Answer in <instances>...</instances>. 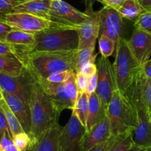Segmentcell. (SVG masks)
I'll return each instance as SVG.
<instances>
[{"label":"cell","instance_id":"1","mask_svg":"<svg viewBox=\"0 0 151 151\" xmlns=\"http://www.w3.org/2000/svg\"><path fill=\"white\" fill-rule=\"evenodd\" d=\"M77 50L19 53L16 56L35 79L42 80L55 73L75 72Z\"/></svg>","mask_w":151,"mask_h":151},{"label":"cell","instance_id":"50","mask_svg":"<svg viewBox=\"0 0 151 151\" xmlns=\"http://www.w3.org/2000/svg\"><path fill=\"white\" fill-rule=\"evenodd\" d=\"M145 151H151V147H150L146 148L145 150Z\"/></svg>","mask_w":151,"mask_h":151},{"label":"cell","instance_id":"23","mask_svg":"<svg viewBox=\"0 0 151 151\" xmlns=\"http://www.w3.org/2000/svg\"><path fill=\"white\" fill-rule=\"evenodd\" d=\"M118 11L123 19H128L134 23L145 10L137 0H125L122 5L118 9Z\"/></svg>","mask_w":151,"mask_h":151},{"label":"cell","instance_id":"28","mask_svg":"<svg viewBox=\"0 0 151 151\" xmlns=\"http://www.w3.org/2000/svg\"><path fill=\"white\" fill-rule=\"evenodd\" d=\"M99 50L101 56L109 58L116 50V42L114 40L106 35L99 36Z\"/></svg>","mask_w":151,"mask_h":151},{"label":"cell","instance_id":"31","mask_svg":"<svg viewBox=\"0 0 151 151\" xmlns=\"http://www.w3.org/2000/svg\"><path fill=\"white\" fill-rule=\"evenodd\" d=\"M141 84L143 98L151 119V80L146 78L143 76L142 72L141 75Z\"/></svg>","mask_w":151,"mask_h":151},{"label":"cell","instance_id":"49","mask_svg":"<svg viewBox=\"0 0 151 151\" xmlns=\"http://www.w3.org/2000/svg\"><path fill=\"white\" fill-rule=\"evenodd\" d=\"M3 132H2V130H1V129H0V139H1V138L2 137V136H3Z\"/></svg>","mask_w":151,"mask_h":151},{"label":"cell","instance_id":"21","mask_svg":"<svg viewBox=\"0 0 151 151\" xmlns=\"http://www.w3.org/2000/svg\"><path fill=\"white\" fill-rule=\"evenodd\" d=\"M23 63L12 54H0V73L18 76L24 70Z\"/></svg>","mask_w":151,"mask_h":151},{"label":"cell","instance_id":"36","mask_svg":"<svg viewBox=\"0 0 151 151\" xmlns=\"http://www.w3.org/2000/svg\"><path fill=\"white\" fill-rule=\"evenodd\" d=\"M75 82H76L77 88L78 93H83L87 92L88 84V77L82 72L76 73L75 76Z\"/></svg>","mask_w":151,"mask_h":151},{"label":"cell","instance_id":"6","mask_svg":"<svg viewBox=\"0 0 151 151\" xmlns=\"http://www.w3.org/2000/svg\"><path fill=\"white\" fill-rule=\"evenodd\" d=\"M113 71L116 88L125 94L142 70L130 50L128 40L121 37L116 43Z\"/></svg>","mask_w":151,"mask_h":151},{"label":"cell","instance_id":"42","mask_svg":"<svg viewBox=\"0 0 151 151\" xmlns=\"http://www.w3.org/2000/svg\"><path fill=\"white\" fill-rule=\"evenodd\" d=\"M97 86V73L91 76L88 77V84L87 88V93L88 95L96 91Z\"/></svg>","mask_w":151,"mask_h":151},{"label":"cell","instance_id":"13","mask_svg":"<svg viewBox=\"0 0 151 151\" xmlns=\"http://www.w3.org/2000/svg\"><path fill=\"white\" fill-rule=\"evenodd\" d=\"M88 17L78 28V50L86 47H95L96 40L100 33V13L93 9H86Z\"/></svg>","mask_w":151,"mask_h":151},{"label":"cell","instance_id":"10","mask_svg":"<svg viewBox=\"0 0 151 151\" xmlns=\"http://www.w3.org/2000/svg\"><path fill=\"white\" fill-rule=\"evenodd\" d=\"M50 8L53 22L77 29L88 17L85 12L77 10L63 0H52Z\"/></svg>","mask_w":151,"mask_h":151},{"label":"cell","instance_id":"51","mask_svg":"<svg viewBox=\"0 0 151 151\" xmlns=\"http://www.w3.org/2000/svg\"><path fill=\"white\" fill-rule=\"evenodd\" d=\"M22 1H31V0H22Z\"/></svg>","mask_w":151,"mask_h":151},{"label":"cell","instance_id":"9","mask_svg":"<svg viewBox=\"0 0 151 151\" xmlns=\"http://www.w3.org/2000/svg\"><path fill=\"white\" fill-rule=\"evenodd\" d=\"M97 86L95 93L107 107L116 88L113 67L108 58L101 56L97 60Z\"/></svg>","mask_w":151,"mask_h":151},{"label":"cell","instance_id":"52","mask_svg":"<svg viewBox=\"0 0 151 151\" xmlns=\"http://www.w3.org/2000/svg\"><path fill=\"white\" fill-rule=\"evenodd\" d=\"M1 99H0V108H1Z\"/></svg>","mask_w":151,"mask_h":151},{"label":"cell","instance_id":"5","mask_svg":"<svg viewBox=\"0 0 151 151\" xmlns=\"http://www.w3.org/2000/svg\"><path fill=\"white\" fill-rule=\"evenodd\" d=\"M107 116L112 136L133 132L137 126V113L134 106L118 89L114 92L108 105Z\"/></svg>","mask_w":151,"mask_h":151},{"label":"cell","instance_id":"32","mask_svg":"<svg viewBox=\"0 0 151 151\" xmlns=\"http://www.w3.org/2000/svg\"><path fill=\"white\" fill-rule=\"evenodd\" d=\"M134 28H139L151 33V11L145 10L143 12L136 22H134Z\"/></svg>","mask_w":151,"mask_h":151},{"label":"cell","instance_id":"19","mask_svg":"<svg viewBox=\"0 0 151 151\" xmlns=\"http://www.w3.org/2000/svg\"><path fill=\"white\" fill-rule=\"evenodd\" d=\"M51 1L52 0H31L25 1L16 6L13 12L29 13L52 22L50 8Z\"/></svg>","mask_w":151,"mask_h":151},{"label":"cell","instance_id":"8","mask_svg":"<svg viewBox=\"0 0 151 151\" xmlns=\"http://www.w3.org/2000/svg\"><path fill=\"white\" fill-rule=\"evenodd\" d=\"M33 81L34 77L26 68L18 76L0 73V88L1 91L16 96L27 105L29 103Z\"/></svg>","mask_w":151,"mask_h":151},{"label":"cell","instance_id":"40","mask_svg":"<svg viewBox=\"0 0 151 151\" xmlns=\"http://www.w3.org/2000/svg\"><path fill=\"white\" fill-rule=\"evenodd\" d=\"M13 30V29L10 25H8L7 23L0 19V41H5L7 35Z\"/></svg>","mask_w":151,"mask_h":151},{"label":"cell","instance_id":"29","mask_svg":"<svg viewBox=\"0 0 151 151\" xmlns=\"http://www.w3.org/2000/svg\"><path fill=\"white\" fill-rule=\"evenodd\" d=\"M75 76H76V73L72 72L69 78L63 83L65 93L69 100L74 104V106L78 95V90L75 82Z\"/></svg>","mask_w":151,"mask_h":151},{"label":"cell","instance_id":"39","mask_svg":"<svg viewBox=\"0 0 151 151\" xmlns=\"http://www.w3.org/2000/svg\"><path fill=\"white\" fill-rule=\"evenodd\" d=\"M0 54L15 55L14 44L0 41Z\"/></svg>","mask_w":151,"mask_h":151},{"label":"cell","instance_id":"34","mask_svg":"<svg viewBox=\"0 0 151 151\" xmlns=\"http://www.w3.org/2000/svg\"><path fill=\"white\" fill-rule=\"evenodd\" d=\"M0 151H21L15 145L11 135L8 133H3L0 139Z\"/></svg>","mask_w":151,"mask_h":151},{"label":"cell","instance_id":"37","mask_svg":"<svg viewBox=\"0 0 151 151\" xmlns=\"http://www.w3.org/2000/svg\"><path fill=\"white\" fill-rule=\"evenodd\" d=\"M117 137L118 136H111L107 141L91 148L88 151H109L115 141L116 140Z\"/></svg>","mask_w":151,"mask_h":151},{"label":"cell","instance_id":"30","mask_svg":"<svg viewBox=\"0 0 151 151\" xmlns=\"http://www.w3.org/2000/svg\"><path fill=\"white\" fill-rule=\"evenodd\" d=\"M13 141L21 151H29L33 144L30 136L25 132L15 135L13 137Z\"/></svg>","mask_w":151,"mask_h":151},{"label":"cell","instance_id":"45","mask_svg":"<svg viewBox=\"0 0 151 151\" xmlns=\"http://www.w3.org/2000/svg\"><path fill=\"white\" fill-rule=\"evenodd\" d=\"M145 10L151 11V0H137Z\"/></svg>","mask_w":151,"mask_h":151},{"label":"cell","instance_id":"2","mask_svg":"<svg viewBox=\"0 0 151 151\" xmlns=\"http://www.w3.org/2000/svg\"><path fill=\"white\" fill-rule=\"evenodd\" d=\"M29 107L32 121L29 136L33 143L44 132L58 124L60 113L35 78L32 84Z\"/></svg>","mask_w":151,"mask_h":151},{"label":"cell","instance_id":"7","mask_svg":"<svg viewBox=\"0 0 151 151\" xmlns=\"http://www.w3.org/2000/svg\"><path fill=\"white\" fill-rule=\"evenodd\" d=\"M0 19L10 25L13 30L25 31L34 34L55 28H71L26 13L13 12L0 18Z\"/></svg>","mask_w":151,"mask_h":151},{"label":"cell","instance_id":"38","mask_svg":"<svg viewBox=\"0 0 151 151\" xmlns=\"http://www.w3.org/2000/svg\"><path fill=\"white\" fill-rule=\"evenodd\" d=\"M96 1L100 2L104 6L112 7L118 10V9L125 2V0H96Z\"/></svg>","mask_w":151,"mask_h":151},{"label":"cell","instance_id":"44","mask_svg":"<svg viewBox=\"0 0 151 151\" xmlns=\"http://www.w3.org/2000/svg\"><path fill=\"white\" fill-rule=\"evenodd\" d=\"M142 72L146 78L151 80V59L145 63L143 66H142Z\"/></svg>","mask_w":151,"mask_h":151},{"label":"cell","instance_id":"47","mask_svg":"<svg viewBox=\"0 0 151 151\" xmlns=\"http://www.w3.org/2000/svg\"><path fill=\"white\" fill-rule=\"evenodd\" d=\"M145 149L146 148H143V147H141L137 146V145L133 144L132 147L130 148L128 151H145Z\"/></svg>","mask_w":151,"mask_h":151},{"label":"cell","instance_id":"18","mask_svg":"<svg viewBox=\"0 0 151 151\" xmlns=\"http://www.w3.org/2000/svg\"><path fill=\"white\" fill-rule=\"evenodd\" d=\"M61 129L58 124L47 130L33 142L29 151H62L60 145Z\"/></svg>","mask_w":151,"mask_h":151},{"label":"cell","instance_id":"24","mask_svg":"<svg viewBox=\"0 0 151 151\" xmlns=\"http://www.w3.org/2000/svg\"><path fill=\"white\" fill-rule=\"evenodd\" d=\"M35 34L25 31L13 30L7 35L5 42L16 45H32L35 43Z\"/></svg>","mask_w":151,"mask_h":151},{"label":"cell","instance_id":"14","mask_svg":"<svg viewBox=\"0 0 151 151\" xmlns=\"http://www.w3.org/2000/svg\"><path fill=\"white\" fill-rule=\"evenodd\" d=\"M128 44L137 62L140 66H143L151 56V33L134 28Z\"/></svg>","mask_w":151,"mask_h":151},{"label":"cell","instance_id":"43","mask_svg":"<svg viewBox=\"0 0 151 151\" xmlns=\"http://www.w3.org/2000/svg\"><path fill=\"white\" fill-rule=\"evenodd\" d=\"M0 129L2 130L3 133H8L9 134L11 135L7 119L1 108H0Z\"/></svg>","mask_w":151,"mask_h":151},{"label":"cell","instance_id":"12","mask_svg":"<svg viewBox=\"0 0 151 151\" xmlns=\"http://www.w3.org/2000/svg\"><path fill=\"white\" fill-rule=\"evenodd\" d=\"M100 13V35H106L110 37L115 42L119 38L124 36L125 23L123 18L117 10L104 6Z\"/></svg>","mask_w":151,"mask_h":151},{"label":"cell","instance_id":"33","mask_svg":"<svg viewBox=\"0 0 151 151\" xmlns=\"http://www.w3.org/2000/svg\"><path fill=\"white\" fill-rule=\"evenodd\" d=\"M25 2L22 0H0V18L13 13L16 6Z\"/></svg>","mask_w":151,"mask_h":151},{"label":"cell","instance_id":"11","mask_svg":"<svg viewBox=\"0 0 151 151\" xmlns=\"http://www.w3.org/2000/svg\"><path fill=\"white\" fill-rule=\"evenodd\" d=\"M86 127L74 113H72L69 121L62 127L60 135V145L62 151H82V140Z\"/></svg>","mask_w":151,"mask_h":151},{"label":"cell","instance_id":"20","mask_svg":"<svg viewBox=\"0 0 151 151\" xmlns=\"http://www.w3.org/2000/svg\"><path fill=\"white\" fill-rule=\"evenodd\" d=\"M107 116V107L97 93L89 95L88 100V114L87 118L86 131L91 130L95 124L101 121Z\"/></svg>","mask_w":151,"mask_h":151},{"label":"cell","instance_id":"22","mask_svg":"<svg viewBox=\"0 0 151 151\" xmlns=\"http://www.w3.org/2000/svg\"><path fill=\"white\" fill-rule=\"evenodd\" d=\"M88 100L89 95L87 92L78 93L76 102L75 103L72 113L76 115L83 127H86L88 114Z\"/></svg>","mask_w":151,"mask_h":151},{"label":"cell","instance_id":"17","mask_svg":"<svg viewBox=\"0 0 151 151\" xmlns=\"http://www.w3.org/2000/svg\"><path fill=\"white\" fill-rule=\"evenodd\" d=\"M36 80L45 90L47 95L50 96L52 102H53L60 113L65 109H71L72 110H73L74 104L66 96L63 83L58 84V83L49 82L44 79Z\"/></svg>","mask_w":151,"mask_h":151},{"label":"cell","instance_id":"3","mask_svg":"<svg viewBox=\"0 0 151 151\" xmlns=\"http://www.w3.org/2000/svg\"><path fill=\"white\" fill-rule=\"evenodd\" d=\"M35 37L32 45L14 44L15 56L19 53L63 51L78 48L79 39L76 28H55L35 33Z\"/></svg>","mask_w":151,"mask_h":151},{"label":"cell","instance_id":"15","mask_svg":"<svg viewBox=\"0 0 151 151\" xmlns=\"http://www.w3.org/2000/svg\"><path fill=\"white\" fill-rule=\"evenodd\" d=\"M111 136L110 123L109 118L106 116L91 130L86 131L82 140V151H88L91 148L107 141Z\"/></svg>","mask_w":151,"mask_h":151},{"label":"cell","instance_id":"27","mask_svg":"<svg viewBox=\"0 0 151 151\" xmlns=\"http://www.w3.org/2000/svg\"><path fill=\"white\" fill-rule=\"evenodd\" d=\"M134 144L132 132L119 135L109 151H128Z\"/></svg>","mask_w":151,"mask_h":151},{"label":"cell","instance_id":"48","mask_svg":"<svg viewBox=\"0 0 151 151\" xmlns=\"http://www.w3.org/2000/svg\"><path fill=\"white\" fill-rule=\"evenodd\" d=\"M0 99H3V93H2V91H1V88H0Z\"/></svg>","mask_w":151,"mask_h":151},{"label":"cell","instance_id":"35","mask_svg":"<svg viewBox=\"0 0 151 151\" xmlns=\"http://www.w3.org/2000/svg\"><path fill=\"white\" fill-rule=\"evenodd\" d=\"M72 72H74V71L67 70L62 71V72L58 73H55L50 75V76H48L44 80L49 81V82L61 84V83H64L65 81L69 78V77L70 76Z\"/></svg>","mask_w":151,"mask_h":151},{"label":"cell","instance_id":"4","mask_svg":"<svg viewBox=\"0 0 151 151\" xmlns=\"http://www.w3.org/2000/svg\"><path fill=\"white\" fill-rule=\"evenodd\" d=\"M141 75L142 70L125 95L131 102L137 113V126L132 132L134 144L147 148L151 147V119L143 98Z\"/></svg>","mask_w":151,"mask_h":151},{"label":"cell","instance_id":"16","mask_svg":"<svg viewBox=\"0 0 151 151\" xmlns=\"http://www.w3.org/2000/svg\"><path fill=\"white\" fill-rule=\"evenodd\" d=\"M2 93L3 99L7 102L10 109L19 120L24 131L29 136L32 128V121L29 105H26L20 99L13 95L4 92H2Z\"/></svg>","mask_w":151,"mask_h":151},{"label":"cell","instance_id":"26","mask_svg":"<svg viewBox=\"0 0 151 151\" xmlns=\"http://www.w3.org/2000/svg\"><path fill=\"white\" fill-rule=\"evenodd\" d=\"M1 108L2 109L4 115L6 117V119H7L9 128H10V133H11L12 139H13V137L15 135L18 134L19 133L24 132L23 128H22V127L21 126L19 120L17 119L16 115H14V113L10 109L9 106L7 105V102L4 101V99H2L1 100Z\"/></svg>","mask_w":151,"mask_h":151},{"label":"cell","instance_id":"41","mask_svg":"<svg viewBox=\"0 0 151 151\" xmlns=\"http://www.w3.org/2000/svg\"><path fill=\"white\" fill-rule=\"evenodd\" d=\"M81 72H82L83 73H84L85 75H86L88 77L94 75L97 73V65L94 62H91V63H88V65H86V66H84L83 68V69L81 70Z\"/></svg>","mask_w":151,"mask_h":151},{"label":"cell","instance_id":"46","mask_svg":"<svg viewBox=\"0 0 151 151\" xmlns=\"http://www.w3.org/2000/svg\"><path fill=\"white\" fill-rule=\"evenodd\" d=\"M96 0H85L86 10V9H93V4Z\"/></svg>","mask_w":151,"mask_h":151},{"label":"cell","instance_id":"25","mask_svg":"<svg viewBox=\"0 0 151 151\" xmlns=\"http://www.w3.org/2000/svg\"><path fill=\"white\" fill-rule=\"evenodd\" d=\"M95 47H86L77 50L76 57L75 62V72L76 73H80L84 66L88 63L94 62L97 55L94 54Z\"/></svg>","mask_w":151,"mask_h":151}]
</instances>
